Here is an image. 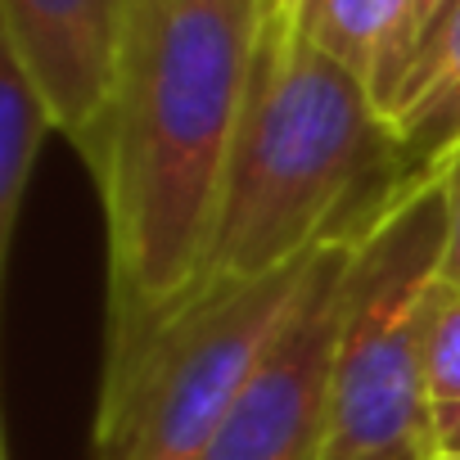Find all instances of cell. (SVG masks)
Returning a JSON list of instances; mask_svg holds the SVG:
<instances>
[{"mask_svg": "<svg viewBox=\"0 0 460 460\" xmlns=\"http://www.w3.org/2000/svg\"><path fill=\"white\" fill-rule=\"evenodd\" d=\"M321 249L262 280L199 289L136 339L104 348L91 460H203Z\"/></svg>", "mask_w": 460, "mask_h": 460, "instance_id": "cell-4", "label": "cell"}, {"mask_svg": "<svg viewBox=\"0 0 460 460\" xmlns=\"http://www.w3.org/2000/svg\"><path fill=\"white\" fill-rule=\"evenodd\" d=\"M442 203H447V244H442V285L460 289V158L442 167Z\"/></svg>", "mask_w": 460, "mask_h": 460, "instance_id": "cell-11", "label": "cell"}, {"mask_svg": "<svg viewBox=\"0 0 460 460\" xmlns=\"http://www.w3.org/2000/svg\"><path fill=\"white\" fill-rule=\"evenodd\" d=\"M393 127L411 176H433L460 158V5L406 73L393 104Z\"/></svg>", "mask_w": 460, "mask_h": 460, "instance_id": "cell-8", "label": "cell"}, {"mask_svg": "<svg viewBox=\"0 0 460 460\" xmlns=\"http://www.w3.org/2000/svg\"><path fill=\"white\" fill-rule=\"evenodd\" d=\"M271 0H131L86 167L104 208L118 348L194 298Z\"/></svg>", "mask_w": 460, "mask_h": 460, "instance_id": "cell-1", "label": "cell"}, {"mask_svg": "<svg viewBox=\"0 0 460 460\" xmlns=\"http://www.w3.org/2000/svg\"><path fill=\"white\" fill-rule=\"evenodd\" d=\"M433 460H460V451H438Z\"/></svg>", "mask_w": 460, "mask_h": 460, "instance_id": "cell-15", "label": "cell"}, {"mask_svg": "<svg viewBox=\"0 0 460 460\" xmlns=\"http://www.w3.org/2000/svg\"><path fill=\"white\" fill-rule=\"evenodd\" d=\"M424 384L433 411L460 402V289L442 280L433 285L424 316Z\"/></svg>", "mask_w": 460, "mask_h": 460, "instance_id": "cell-10", "label": "cell"}, {"mask_svg": "<svg viewBox=\"0 0 460 460\" xmlns=\"http://www.w3.org/2000/svg\"><path fill=\"white\" fill-rule=\"evenodd\" d=\"M285 5L303 37L352 68L375 91L384 113H393L406 73L415 0H285Z\"/></svg>", "mask_w": 460, "mask_h": 460, "instance_id": "cell-7", "label": "cell"}, {"mask_svg": "<svg viewBox=\"0 0 460 460\" xmlns=\"http://www.w3.org/2000/svg\"><path fill=\"white\" fill-rule=\"evenodd\" d=\"M460 5V0H415V10H411V46H406V73L415 68V59H420V50L433 41V32L447 23V14ZM406 73H402V82H406ZM402 91V86H397ZM397 104V100H393ZM393 118V113H388Z\"/></svg>", "mask_w": 460, "mask_h": 460, "instance_id": "cell-12", "label": "cell"}, {"mask_svg": "<svg viewBox=\"0 0 460 460\" xmlns=\"http://www.w3.org/2000/svg\"><path fill=\"white\" fill-rule=\"evenodd\" d=\"M50 131L55 118L41 91L32 86V77L10 50H0V258H10L14 249L23 199Z\"/></svg>", "mask_w": 460, "mask_h": 460, "instance_id": "cell-9", "label": "cell"}, {"mask_svg": "<svg viewBox=\"0 0 460 460\" xmlns=\"http://www.w3.org/2000/svg\"><path fill=\"white\" fill-rule=\"evenodd\" d=\"M442 172L406 176L361 230L348 271L325 460H433L424 316L442 280Z\"/></svg>", "mask_w": 460, "mask_h": 460, "instance_id": "cell-3", "label": "cell"}, {"mask_svg": "<svg viewBox=\"0 0 460 460\" xmlns=\"http://www.w3.org/2000/svg\"><path fill=\"white\" fill-rule=\"evenodd\" d=\"M406 176L375 91L271 0L199 289L262 280L339 235H361Z\"/></svg>", "mask_w": 460, "mask_h": 460, "instance_id": "cell-2", "label": "cell"}, {"mask_svg": "<svg viewBox=\"0 0 460 460\" xmlns=\"http://www.w3.org/2000/svg\"><path fill=\"white\" fill-rule=\"evenodd\" d=\"M0 460H14V451H10V438H0Z\"/></svg>", "mask_w": 460, "mask_h": 460, "instance_id": "cell-14", "label": "cell"}, {"mask_svg": "<svg viewBox=\"0 0 460 460\" xmlns=\"http://www.w3.org/2000/svg\"><path fill=\"white\" fill-rule=\"evenodd\" d=\"M433 438H438V451H460V402L433 411Z\"/></svg>", "mask_w": 460, "mask_h": 460, "instance_id": "cell-13", "label": "cell"}, {"mask_svg": "<svg viewBox=\"0 0 460 460\" xmlns=\"http://www.w3.org/2000/svg\"><path fill=\"white\" fill-rule=\"evenodd\" d=\"M127 14L131 0H0V50L23 64L77 154L104 118Z\"/></svg>", "mask_w": 460, "mask_h": 460, "instance_id": "cell-6", "label": "cell"}, {"mask_svg": "<svg viewBox=\"0 0 460 460\" xmlns=\"http://www.w3.org/2000/svg\"><path fill=\"white\" fill-rule=\"evenodd\" d=\"M361 235L321 249L303 298L249 375L203 460H325L348 271Z\"/></svg>", "mask_w": 460, "mask_h": 460, "instance_id": "cell-5", "label": "cell"}]
</instances>
